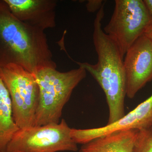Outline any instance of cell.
<instances>
[{
    "mask_svg": "<svg viewBox=\"0 0 152 152\" xmlns=\"http://www.w3.org/2000/svg\"><path fill=\"white\" fill-rule=\"evenodd\" d=\"M14 64L35 75L42 68L56 69L44 31L19 20L0 1V66Z\"/></svg>",
    "mask_w": 152,
    "mask_h": 152,
    "instance_id": "6da1fadb",
    "label": "cell"
},
{
    "mask_svg": "<svg viewBox=\"0 0 152 152\" xmlns=\"http://www.w3.org/2000/svg\"><path fill=\"white\" fill-rule=\"evenodd\" d=\"M105 3L98 11L94 24L93 42L97 54L95 64L71 60L88 71L104 91L108 106L109 116L107 125L115 122L124 116L125 99L126 96V79L124 58L113 41L102 28L104 16Z\"/></svg>",
    "mask_w": 152,
    "mask_h": 152,
    "instance_id": "7a4b0ae2",
    "label": "cell"
},
{
    "mask_svg": "<svg viewBox=\"0 0 152 152\" xmlns=\"http://www.w3.org/2000/svg\"><path fill=\"white\" fill-rule=\"evenodd\" d=\"M34 76L39 88L34 126L58 124L64 107L74 89L86 77V71L81 67L66 72L45 67Z\"/></svg>",
    "mask_w": 152,
    "mask_h": 152,
    "instance_id": "3957f363",
    "label": "cell"
},
{
    "mask_svg": "<svg viewBox=\"0 0 152 152\" xmlns=\"http://www.w3.org/2000/svg\"><path fill=\"white\" fill-rule=\"evenodd\" d=\"M0 78L12 101L13 115L20 129L34 126L39 88L34 75L14 64L0 66Z\"/></svg>",
    "mask_w": 152,
    "mask_h": 152,
    "instance_id": "277c9868",
    "label": "cell"
},
{
    "mask_svg": "<svg viewBox=\"0 0 152 152\" xmlns=\"http://www.w3.org/2000/svg\"><path fill=\"white\" fill-rule=\"evenodd\" d=\"M152 26L142 0H116L113 13L103 31L117 45L124 58L131 46Z\"/></svg>",
    "mask_w": 152,
    "mask_h": 152,
    "instance_id": "5b68a950",
    "label": "cell"
},
{
    "mask_svg": "<svg viewBox=\"0 0 152 152\" xmlns=\"http://www.w3.org/2000/svg\"><path fill=\"white\" fill-rule=\"evenodd\" d=\"M71 129L64 119L58 124L20 129L6 152L77 151V144L71 136Z\"/></svg>",
    "mask_w": 152,
    "mask_h": 152,
    "instance_id": "8992f818",
    "label": "cell"
},
{
    "mask_svg": "<svg viewBox=\"0 0 152 152\" xmlns=\"http://www.w3.org/2000/svg\"><path fill=\"white\" fill-rule=\"evenodd\" d=\"M125 56L126 96L133 99L152 80V41L142 35L131 46Z\"/></svg>",
    "mask_w": 152,
    "mask_h": 152,
    "instance_id": "52a82bcc",
    "label": "cell"
},
{
    "mask_svg": "<svg viewBox=\"0 0 152 152\" xmlns=\"http://www.w3.org/2000/svg\"><path fill=\"white\" fill-rule=\"evenodd\" d=\"M19 20L43 31L56 26L57 1L55 0H4Z\"/></svg>",
    "mask_w": 152,
    "mask_h": 152,
    "instance_id": "ba28073f",
    "label": "cell"
},
{
    "mask_svg": "<svg viewBox=\"0 0 152 152\" xmlns=\"http://www.w3.org/2000/svg\"><path fill=\"white\" fill-rule=\"evenodd\" d=\"M137 130L117 131L82 145L79 152H132Z\"/></svg>",
    "mask_w": 152,
    "mask_h": 152,
    "instance_id": "9c48e42d",
    "label": "cell"
},
{
    "mask_svg": "<svg viewBox=\"0 0 152 152\" xmlns=\"http://www.w3.org/2000/svg\"><path fill=\"white\" fill-rule=\"evenodd\" d=\"M20 129L14 120L10 96L0 78V152H6L8 145Z\"/></svg>",
    "mask_w": 152,
    "mask_h": 152,
    "instance_id": "30bf717a",
    "label": "cell"
},
{
    "mask_svg": "<svg viewBox=\"0 0 152 152\" xmlns=\"http://www.w3.org/2000/svg\"><path fill=\"white\" fill-rule=\"evenodd\" d=\"M132 152H152V126L138 130Z\"/></svg>",
    "mask_w": 152,
    "mask_h": 152,
    "instance_id": "8fae6325",
    "label": "cell"
},
{
    "mask_svg": "<svg viewBox=\"0 0 152 152\" xmlns=\"http://www.w3.org/2000/svg\"><path fill=\"white\" fill-rule=\"evenodd\" d=\"M101 0H90L88 1L86 4L87 10L90 12H94L99 10L101 7L104 3Z\"/></svg>",
    "mask_w": 152,
    "mask_h": 152,
    "instance_id": "7c38bea8",
    "label": "cell"
},
{
    "mask_svg": "<svg viewBox=\"0 0 152 152\" xmlns=\"http://www.w3.org/2000/svg\"><path fill=\"white\" fill-rule=\"evenodd\" d=\"M152 18V0H143Z\"/></svg>",
    "mask_w": 152,
    "mask_h": 152,
    "instance_id": "4fadbf2b",
    "label": "cell"
},
{
    "mask_svg": "<svg viewBox=\"0 0 152 152\" xmlns=\"http://www.w3.org/2000/svg\"><path fill=\"white\" fill-rule=\"evenodd\" d=\"M144 34L145 35L148 37L150 38L152 41V26L150 27L148 30H147L146 31L145 33Z\"/></svg>",
    "mask_w": 152,
    "mask_h": 152,
    "instance_id": "5bb4252c",
    "label": "cell"
}]
</instances>
